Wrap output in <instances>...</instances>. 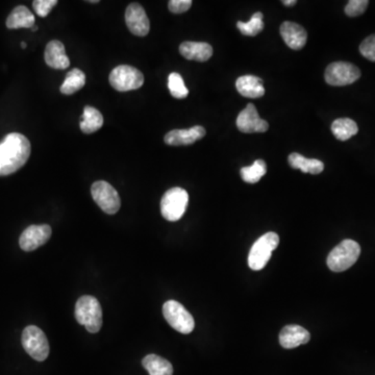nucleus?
<instances>
[{
    "label": "nucleus",
    "mask_w": 375,
    "mask_h": 375,
    "mask_svg": "<svg viewBox=\"0 0 375 375\" xmlns=\"http://www.w3.org/2000/svg\"><path fill=\"white\" fill-rule=\"evenodd\" d=\"M280 35L291 49L299 50L308 40L306 30L295 22L286 21L280 26Z\"/></svg>",
    "instance_id": "nucleus-14"
},
{
    "label": "nucleus",
    "mask_w": 375,
    "mask_h": 375,
    "mask_svg": "<svg viewBox=\"0 0 375 375\" xmlns=\"http://www.w3.org/2000/svg\"><path fill=\"white\" fill-rule=\"evenodd\" d=\"M179 52L187 60L207 62L213 56V48L203 42H183L179 46Z\"/></svg>",
    "instance_id": "nucleus-18"
},
{
    "label": "nucleus",
    "mask_w": 375,
    "mask_h": 375,
    "mask_svg": "<svg viewBox=\"0 0 375 375\" xmlns=\"http://www.w3.org/2000/svg\"><path fill=\"white\" fill-rule=\"evenodd\" d=\"M361 255V246L354 240L346 239L337 245L328 257V266L332 271L343 272L356 264Z\"/></svg>",
    "instance_id": "nucleus-3"
},
{
    "label": "nucleus",
    "mask_w": 375,
    "mask_h": 375,
    "mask_svg": "<svg viewBox=\"0 0 375 375\" xmlns=\"http://www.w3.org/2000/svg\"><path fill=\"white\" fill-rule=\"evenodd\" d=\"M168 88L171 95L177 100H183L189 95V90L185 87L183 78L177 72H172L168 78Z\"/></svg>",
    "instance_id": "nucleus-28"
},
{
    "label": "nucleus",
    "mask_w": 375,
    "mask_h": 375,
    "mask_svg": "<svg viewBox=\"0 0 375 375\" xmlns=\"http://www.w3.org/2000/svg\"><path fill=\"white\" fill-rule=\"evenodd\" d=\"M149 375H173V367L169 361L157 354H148L142 361Z\"/></svg>",
    "instance_id": "nucleus-23"
},
{
    "label": "nucleus",
    "mask_w": 375,
    "mask_h": 375,
    "mask_svg": "<svg viewBox=\"0 0 375 375\" xmlns=\"http://www.w3.org/2000/svg\"><path fill=\"white\" fill-rule=\"evenodd\" d=\"M91 194L98 207L109 215H114L120 209L121 199L116 189L104 181H98L91 187Z\"/></svg>",
    "instance_id": "nucleus-9"
},
{
    "label": "nucleus",
    "mask_w": 375,
    "mask_h": 375,
    "mask_svg": "<svg viewBox=\"0 0 375 375\" xmlns=\"http://www.w3.org/2000/svg\"><path fill=\"white\" fill-rule=\"evenodd\" d=\"M84 84H86V76L84 72L80 69H72L71 71L68 72L65 80L60 86V93H62L64 95H72L80 89L84 88Z\"/></svg>",
    "instance_id": "nucleus-25"
},
{
    "label": "nucleus",
    "mask_w": 375,
    "mask_h": 375,
    "mask_svg": "<svg viewBox=\"0 0 375 375\" xmlns=\"http://www.w3.org/2000/svg\"><path fill=\"white\" fill-rule=\"evenodd\" d=\"M360 52L367 60L375 62V35L369 36L362 42Z\"/></svg>",
    "instance_id": "nucleus-30"
},
{
    "label": "nucleus",
    "mask_w": 375,
    "mask_h": 375,
    "mask_svg": "<svg viewBox=\"0 0 375 375\" xmlns=\"http://www.w3.org/2000/svg\"><path fill=\"white\" fill-rule=\"evenodd\" d=\"M236 88L244 98H260L265 94L263 80L257 76H241L236 82Z\"/></svg>",
    "instance_id": "nucleus-19"
},
{
    "label": "nucleus",
    "mask_w": 375,
    "mask_h": 375,
    "mask_svg": "<svg viewBox=\"0 0 375 375\" xmlns=\"http://www.w3.org/2000/svg\"><path fill=\"white\" fill-rule=\"evenodd\" d=\"M45 62L52 69L64 70L70 66V60L66 54L65 47L58 40L49 42L46 46Z\"/></svg>",
    "instance_id": "nucleus-17"
},
{
    "label": "nucleus",
    "mask_w": 375,
    "mask_h": 375,
    "mask_svg": "<svg viewBox=\"0 0 375 375\" xmlns=\"http://www.w3.org/2000/svg\"><path fill=\"white\" fill-rule=\"evenodd\" d=\"M237 27L241 32L242 35L248 36V37H255V36L259 35L264 30L263 14L261 12H257L253 14L249 21L238 22Z\"/></svg>",
    "instance_id": "nucleus-26"
},
{
    "label": "nucleus",
    "mask_w": 375,
    "mask_h": 375,
    "mask_svg": "<svg viewBox=\"0 0 375 375\" xmlns=\"http://www.w3.org/2000/svg\"><path fill=\"white\" fill-rule=\"evenodd\" d=\"M104 125V117L100 111L93 106H86L80 119V130L84 134H93L98 132Z\"/></svg>",
    "instance_id": "nucleus-22"
},
{
    "label": "nucleus",
    "mask_w": 375,
    "mask_h": 375,
    "mask_svg": "<svg viewBox=\"0 0 375 375\" xmlns=\"http://www.w3.org/2000/svg\"><path fill=\"white\" fill-rule=\"evenodd\" d=\"M288 160L292 168L299 169L304 173L319 174L324 169V165L321 161L304 158V155L299 153H291Z\"/></svg>",
    "instance_id": "nucleus-21"
},
{
    "label": "nucleus",
    "mask_w": 375,
    "mask_h": 375,
    "mask_svg": "<svg viewBox=\"0 0 375 375\" xmlns=\"http://www.w3.org/2000/svg\"><path fill=\"white\" fill-rule=\"evenodd\" d=\"M58 5L56 0H35L33 8L40 17H46L52 11V8Z\"/></svg>",
    "instance_id": "nucleus-31"
},
{
    "label": "nucleus",
    "mask_w": 375,
    "mask_h": 375,
    "mask_svg": "<svg viewBox=\"0 0 375 375\" xmlns=\"http://www.w3.org/2000/svg\"><path fill=\"white\" fill-rule=\"evenodd\" d=\"M237 128L240 132L253 134L267 132L269 124L259 116L257 108L253 104H249L238 116Z\"/></svg>",
    "instance_id": "nucleus-11"
},
{
    "label": "nucleus",
    "mask_w": 375,
    "mask_h": 375,
    "mask_svg": "<svg viewBox=\"0 0 375 375\" xmlns=\"http://www.w3.org/2000/svg\"><path fill=\"white\" fill-rule=\"evenodd\" d=\"M110 84L119 92L137 90L144 84L142 72L128 65H120L110 74Z\"/></svg>",
    "instance_id": "nucleus-8"
},
{
    "label": "nucleus",
    "mask_w": 375,
    "mask_h": 375,
    "mask_svg": "<svg viewBox=\"0 0 375 375\" xmlns=\"http://www.w3.org/2000/svg\"><path fill=\"white\" fill-rule=\"evenodd\" d=\"M361 78V71L354 64L348 62H332L326 68L324 78L330 86L344 87L354 84Z\"/></svg>",
    "instance_id": "nucleus-10"
},
{
    "label": "nucleus",
    "mask_w": 375,
    "mask_h": 375,
    "mask_svg": "<svg viewBox=\"0 0 375 375\" xmlns=\"http://www.w3.org/2000/svg\"><path fill=\"white\" fill-rule=\"evenodd\" d=\"M368 5V0H350L346 5L345 14L350 17H358L365 13Z\"/></svg>",
    "instance_id": "nucleus-29"
},
{
    "label": "nucleus",
    "mask_w": 375,
    "mask_h": 375,
    "mask_svg": "<svg viewBox=\"0 0 375 375\" xmlns=\"http://www.w3.org/2000/svg\"><path fill=\"white\" fill-rule=\"evenodd\" d=\"M76 318L91 334L100 332L102 326V310L94 296H82L76 302Z\"/></svg>",
    "instance_id": "nucleus-2"
},
{
    "label": "nucleus",
    "mask_w": 375,
    "mask_h": 375,
    "mask_svg": "<svg viewBox=\"0 0 375 375\" xmlns=\"http://www.w3.org/2000/svg\"><path fill=\"white\" fill-rule=\"evenodd\" d=\"M163 314L165 319L181 334H190L195 328L194 318L188 312L187 308L175 300H168L163 306Z\"/></svg>",
    "instance_id": "nucleus-7"
},
{
    "label": "nucleus",
    "mask_w": 375,
    "mask_h": 375,
    "mask_svg": "<svg viewBox=\"0 0 375 375\" xmlns=\"http://www.w3.org/2000/svg\"><path fill=\"white\" fill-rule=\"evenodd\" d=\"M22 346L34 360L43 362L49 356V343L41 328L30 326L22 332Z\"/></svg>",
    "instance_id": "nucleus-5"
},
{
    "label": "nucleus",
    "mask_w": 375,
    "mask_h": 375,
    "mask_svg": "<svg viewBox=\"0 0 375 375\" xmlns=\"http://www.w3.org/2000/svg\"><path fill=\"white\" fill-rule=\"evenodd\" d=\"M267 172V165L263 160H257L253 165L241 169L242 179L248 183H255Z\"/></svg>",
    "instance_id": "nucleus-27"
},
{
    "label": "nucleus",
    "mask_w": 375,
    "mask_h": 375,
    "mask_svg": "<svg viewBox=\"0 0 375 375\" xmlns=\"http://www.w3.org/2000/svg\"><path fill=\"white\" fill-rule=\"evenodd\" d=\"M125 22L133 35L145 37L150 30V22L146 12L139 3H130L125 12Z\"/></svg>",
    "instance_id": "nucleus-13"
},
{
    "label": "nucleus",
    "mask_w": 375,
    "mask_h": 375,
    "mask_svg": "<svg viewBox=\"0 0 375 375\" xmlns=\"http://www.w3.org/2000/svg\"><path fill=\"white\" fill-rule=\"evenodd\" d=\"M30 141L23 135L12 133L0 143V177L13 174L30 159Z\"/></svg>",
    "instance_id": "nucleus-1"
},
{
    "label": "nucleus",
    "mask_w": 375,
    "mask_h": 375,
    "mask_svg": "<svg viewBox=\"0 0 375 375\" xmlns=\"http://www.w3.org/2000/svg\"><path fill=\"white\" fill-rule=\"evenodd\" d=\"M88 3H100V1H98V0H89Z\"/></svg>",
    "instance_id": "nucleus-34"
},
{
    "label": "nucleus",
    "mask_w": 375,
    "mask_h": 375,
    "mask_svg": "<svg viewBox=\"0 0 375 375\" xmlns=\"http://www.w3.org/2000/svg\"><path fill=\"white\" fill-rule=\"evenodd\" d=\"M280 244V237L273 231L265 234L255 241L248 255V266L253 271L264 269L269 262L272 253Z\"/></svg>",
    "instance_id": "nucleus-4"
},
{
    "label": "nucleus",
    "mask_w": 375,
    "mask_h": 375,
    "mask_svg": "<svg viewBox=\"0 0 375 375\" xmlns=\"http://www.w3.org/2000/svg\"><path fill=\"white\" fill-rule=\"evenodd\" d=\"M310 334L308 330L295 324L285 326L280 334V345L286 350H292V348L304 345L310 341Z\"/></svg>",
    "instance_id": "nucleus-16"
},
{
    "label": "nucleus",
    "mask_w": 375,
    "mask_h": 375,
    "mask_svg": "<svg viewBox=\"0 0 375 375\" xmlns=\"http://www.w3.org/2000/svg\"><path fill=\"white\" fill-rule=\"evenodd\" d=\"M189 203V194L183 188L175 187L167 191L161 201V213L170 223L179 221Z\"/></svg>",
    "instance_id": "nucleus-6"
},
{
    "label": "nucleus",
    "mask_w": 375,
    "mask_h": 375,
    "mask_svg": "<svg viewBox=\"0 0 375 375\" xmlns=\"http://www.w3.org/2000/svg\"><path fill=\"white\" fill-rule=\"evenodd\" d=\"M32 30H33V32H37V30H38L37 26H34V27L32 28Z\"/></svg>",
    "instance_id": "nucleus-35"
},
{
    "label": "nucleus",
    "mask_w": 375,
    "mask_h": 375,
    "mask_svg": "<svg viewBox=\"0 0 375 375\" xmlns=\"http://www.w3.org/2000/svg\"><path fill=\"white\" fill-rule=\"evenodd\" d=\"M296 3H297L296 0H284L283 1V5H286V7H293Z\"/></svg>",
    "instance_id": "nucleus-33"
},
{
    "label": "nucleus",
    "mask_w": 375,
    "mask_h": 375,
    "mask_svg": "<svg viewBox=\"0 0 375 375\" xmlns=\"http://www.w3.org/2000/svg\"><path fill=\"white\" fill-rule=\"evenodd\" d=\"M205 130L203 126H194L189 130H173L165 136V143L170 146L191 145L201 140L205 136Z\"/></svg>",
    "instance_id": "nucleus-15"
},
{
    "label": "nucleus",
    "mask_w": 375,
    "mask_h": 375,
    "mask_svg": "<svg viewBox=\"0 0 375 375\" xmlns=\"http://www.w3.org/2000/svg\"><path fill=\"white\" fill-rule=\"evenodd\" d=\"M34 26H35V16L24 5L15 8L7 19V27L10 30L33 28Z\"/></svg>",
    "instance_id": "nucleus-20"
},
{
    "label": "nucleus",
    "mask_w": 375,
    "mask_h": 375,
    "mask_svg": "<svg viewBox=\"0 0 375 375\" xmlns=\"http://www.w3.org/2000/svg\"><path fill=\"white\" fill-rule=\"evenodd\" d=\"M332 132L338 140L346 141L358 134V124L352 119H337L332 122Z\"/></svg>",
    "instance_id": "nucleus-24"
},
{
    "label": "nucleus",
    "mask_w": 375,
    "mask_h": 375,
    "mask_svg": "<svg viewBox=\"0 0 375 375\" xmlns=\"http://www.w3.org/2000/svg\"><path fill=\"white\" fill-rule=\"evenodd\" d=\"M192 7L191 0H170L168 3V9L173 14H183Z\"/></svg>",
    "instance_id": "nucleus-32"
},
{
    "label": "nucleus",
    "mask_w": 375,
    "mask_h": 375,
    "mask_svg": "<svg viewBox=\"0 0 375 375\" xmlns=\"http://www.w3.org/2000/svg\"><path fill=\"white\" fill-rule=\"evenodd\" d=\"M50 237L52 227L49 225H30L20 236L19 245L24 251H33L47 243Z\"/></svg>",
    "instance_id": "nucleus-12"
},
{
    "label": "nucleus",
    "mask_w": 375,
    "mask_h": 375,
    "mask_svg": "<svg viewBox=\"0 0 375 375\" xmlns=\"http://www.w3.org/2000/svg\"><path fill=\"white\" fill-rule=\"evenodd\" d=\"M21 47L23 48V49H24V48H26V43H24V42H22Z\"/></svg>",
    "instance_id": "nucleus-36"
}]
</instances>
